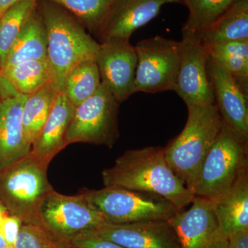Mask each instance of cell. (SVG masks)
<instances>
[{"label":"cell","instance_id":"cell-2","mask_svg":"<svg viewBox=\"0 0 248 248\" xmlns=\"http://www.w3.org/2000/svg\"><path fill=\"white\" fill-rule=\"evenodd\" d=\"M37 9L46 29L47 59L55 76L54 84L62 93L68 73L81 62L95 60L100 44L71 13L60 5L39 0Z\"/></svg>","mask_w":248,"mask_h":248},{"label":"cell","instance_id":"cell-22","mask_svg":"<svg viewBox=\"0 0 248 248\" xmlns=\"http://www.w3.org/2000/svg\"><path fill=\"white\" fill-rule=\"evenodd\" d=\"M0 75L8 80L17 93L29 95L49 83L54 82L55 76L48 59L28 61L15 66L4 67Z\"/></svg>","mask_w":248,"mask_h":248},{"label":"cell","instance_id":"cell-8","mask_svg":"<svg viewBox=\"0 0 248 248\" xmlns=\"http://www.w3.org/2000/svg\"><path fill=\"white\" fill-rule=\"evenodd\" d=\"M106 223L105 218L81 192L78 195L67 196L52 190L37 210V226L64 246L78 234Z\"/></svg>","mask_w":248,"mask_h":248},{"label":"cell","instance_id":"cell-17","mask_svg":"<svg viewBox=\"0 0 248 248\" xmlns=\"http://www.w3.org/2000/svg\"><path fill=\"white\" fill-rule=\"evenodd\" d=\"M75 108L63 93H59L48 118L31 147V155L36 159L49 165L68 146L67 134Z\"/></svg>","mask_w":248,"mask_h":248},{"label":"cell","instance_id":"cell-12","mask_svg":"<svg viewBox=\"0 0 248 248\" xmlns=\"http://www.w3.org/2000/svg\"><path fill=\"white\" fill-rule=\"evenodd\" d=\"M95 62L102 82L122 103L133 94L138 54L130 40L111 39L101 42Z\"/></svg>","mask_w":248,"mask_h":248},{"label":"cell","instance_id":"cell-23","mask_svg":"<svg viewBox=\"0 0 248 248\" xmlns=\"http://www.w3.org/2000/svg\"><path fill=\"white\" fill-rule=\"evenodd\" d=\"M60 91L54 82L27 96L23 106L22 124L26 140L32 146L51 111Z\"/></svg>","mask_w":248,"mask_h":248},{"label":"cell","instance_id":"cell-5","mask_svg":"<svg viewBox=\"0 0 248 248\" xmlns=\"http://www.w3.org/2000/svg\"><path fill=\"white\" fill-rule=\"evenodd\" d=\"M48 166L30 153L0 172V202L24 224L37 226L39 206L54 190L47 176Z\"/></svg>","mask_w":248,"mask_h":248},{"label":"cell","instance_id":"cell-7","mask_svg":"<svg viewBox=\"0 0 248 248\" xmlns=\"http://www.w3.org/2000/svg\"><path fill=\"white\" fill-rule=\"evenodd\" d=\"M120 103L102 82L93 95L77 106L68 134V145L87 143L112 148L120 138Z\"/></svg>","mask_w":248,"mask_h":248},{"label":"cell","instance_id":"cell-35","mask_svg":"<svg viewBox=\"0 0 248 248\" xmlns=\"http://www.w3.org/2000/svg\"><path fill=\"white\" fill-rule=\"evenodd\" d=\"M4 248H14V247H11V246H6Z\"/></svg>","mask_w":248,"mask_h":248},{"label":"cell","instance_id":"cell-3","mask_svg":"<svg viewBox=\"0 0 248 248\" xmlns=\"http://www.w3.org/2000/svg\"><path fill=\"white\" fill-rule=\"evenodd\" d=\"M187 107L185 127L164 150L173 172L194 193L204 160L219 133L223 120L215 104Z\"/></svg>","mask_w":248,"mask_h":248},{"label":"cell","instance_id":"cell-24","mask_svg":"<svg viewBox=\"0 0 248 248\" xmlns=\"http://www.w3.org/2000/svg\"><path fill=\"white\" fill-rule=\"evenodd\" d=\"M101 84L102 79L95 60H86L68 73L62 93L76 107L97 92Z\"/></svg>","mask_w":248,"mask_h":248},{"label":"cell","instance_id":"cell-28","mask_svg":"<svg viewBox=\"0 0 248 248\" xmlns=\"http://www.w3.org/2000/svg\"><path fill=\"white\" fill-rule=\"evenodd\" d=\"M14 248H66L41 227L23 223Z\"/></svg>","mask_w":248,"mask_h":248},{"label":"cell","instance_id":"cell-4","mask_svg":"<svg viewBox=\"0 0 248 248\" xmlns=\"http://www.w3.org/2000/svg\"><path fill=\"white\" fill-rule=\"evenodd\" d=\"M248 141L223 121L219 133L204 160L194 189L195 196L215 202L231 188L248 168Z\"/></svg>","mask_w":248,"mask_h":248},{"label":"cell","instance_id":"cell-16","mask_svg":"<svg viewBox=\"0 0 248 248\" xmlns=\"http://www.w3.org/2000/svg\"><path fill=\"white\" fill-rule=\"evenodd\" d=\"M27 95L17 94L0 99V172L31 153L24 136L22 109Z\"/></svg>","mask_w":248,"mask_h":248},{"label":"cell","instance_id":"cell-14","mask_svg":"<svg viewBox=\"0 0 248 248\" xmlns=\"http://www.w3.org/2000/svg\"><path fill=\"white\" fill-rule=\"evenodd\" d=\"M181 0H114L96 37L99 43L111 39L130 40L135 31L159 15L165 4Z\"/></svg>","mask_w":248,"mask_h":248},{"label":"cell","instance_id":"cell-34","mask_svg":"<svg viewBox=\"0 0 248 248\" xmlns=\"http://www.w3.org/2000/svg\"><path fill=\"white\" fill-rule=\"evenodd\" d=\"M6 244L5 243L4 240L1 237V234H0V248H4L6 247Z\"/></svg>","mask_w":248,"mask_h":248},{"label":"cell","instance_id":"cell-25","mask_svg":"<svg viewBox=\"0 0 248 248\" xmlns=\"http://www.w3.org/2000/svg\"><path fill=\"white\" fill-rule=\"evenodd\" d=\"M38 1L22 0L0 16V70L4 66L10 50Z\"/></svg>","mask_w":248,"mask_h":248},{"label":"cell","instance_id":"cell-13","mask_svg":"<svg viewBox=\"0 0 248 248\" xmlns=\"http://www.w3.org/2000/svg\"><path fill=\"white\" fill-rule=\"evenodd\" d=\"M84 233L125 248H181L175 232L166 220L106 223Z\"/></svg>","mask_w":248,"mask_h":248},{"label":"cell","instance_id":"cell-33","mask_svg":"<svg viewBox=\"0 0 248 248\" xmlns=\"http://www.w3.org/2000/svg\"><path fill=\"white\" fill-rule=\"evenodd\" d=\"M8 215H9V213H8L7 210L5 208L4 205L0 202V223L2 221L3 218Z\"/></svg>","mask_w":248,"mask_h":248},{"label":"cell","instance_id":"cell-9","mask_svg":"<svg viewBox=\"0 0 248 248\" xmlns=\"http://www.w3.org/2000/svg\"><path fill=\"white\" fill-rule=\"evenodd\" d=\"M133 94L174 91L179 63V42L155 36L136 45Z\"/></svg>","mask_w":248,"mask_h":248},{"label":"cell","instance_id":"cell-31","mask_svg":"<svg viewBox=\"0 0 248 248\" xmlns=\"http://www.w3.org/2000/svg\"><path fill=\"white\" fill-rule=\"evenodd\" d=\"M227 248H248V231L236 232L230 234Z\"/></svg>","mask_w":248,"mask_h":248},{"label":"cell","instance_id":"cell-15","mask_svg":"<svg viewBox=\"0 0 248 248\" xmlns=\"http://www.w3.org/2000/svg\"><path fill=\"white\" fill-rule=\"evenodd\" d=\"M207 71L222 120L248 139V95L224 68L208 60Z\"/></svg>","mask_w":248,"mask_h":248},{"label":"cell","instance_id":"cell-11","mask_svg":"<svg viewBox=\"0 0 248 248\" xmlns=\"http://www.w3.org/2000/svg\"><path fill=\"white\" fill-rule=\"evenodd\" d=\"M190 208L169 221L181 248H227L228 236L220 227L213 201L195 196Z\"/></svg>","mask_w":248,"mask_h":248},{"label":"cell","instance_id":"cell-18","mask_svg":"<svg viewBox=\"0 0 248 248\" xmlns=\"http://www.w3.org/2000/svg\"><path fill=\"white\" fill-rule=\"evenodd\" d=\"M248 170L245 169L232 186L215 201V213L223 232L248 231Z\"/></svg>","mask_w":248,"mask_h":248},{"label":"cell","instance_id":"cell-19","mask_svg":"<svg viewBox=\"0 0 248 248\" xmlns=\"http://www.w3.org/2000/svg\"><path fill=\"white\" fill-rule=\"evenodd\" d=\"M47 49L46 29L37 5L10 50L3 68L22 62L46 60Z\"/></svg>","mask_w":248,"mask_h":248},{"label":"cell","instance_id":"cell-10","mask_svg":"<svg viewBox=\"0 0 248 248\" xmlns=\"http://www.w3.org/2000/svg\"><path fill=\"white\" fill-rule=\"evenodd\" d=\"M208 53L200 37L182 35L179 42V63L174 91L186 106H208L215 104L209 80Z\"/></svg>","mask_w":248,"mask_h":248},{"label":"cell","instance_id":"cell-30","mask_svg":"<svg viewBox=\"0 0 248 248\" xmlns=\"http://www.w3.org/2000/svg\"><path fill=\"white\" fill-rule=\"evenodd\" d=\"M22 225V221L19 218L9 214L3 218L0 223V234L6 246L14 247Z\"/></svg>","mask_w":248,"mask_h":248},{"label":"cell","instance_id":"cell-29","mask_svg":"<svg viewBox=\"0 0 248 248\" xmlns=\"http://www.w3.org/2000/svg\"><path fill=\"white\" fill-rule=\"evenodd\" d=\"M66 248H125L120 245L82 232L66 243Z\"/></svg>","mask_w":248,"mask_h":248},{"label":"cell","instance_id":"cell-21","mask_svg":"<svg viewBox=\"0 0 248 248\" xmlns=\"http://www.w3.org/2000/svg\"><path fill=\"white\" fill-rule=\"evenodd\" d=\"M205 48L209 60L228 71L248 95V40L207 46Z\"/></svg>","mask_w":248,"mask_h":248},{"label":"cell","instance_id":"cell-27","mask_svg":"<svg viewBox=\"0 0 248 248\" xmlns=\"http://www.w3.org/2000/svg\"><path fill=\"white\" fill-rule=\"evenodd\" d=\"M71 13L90 34L97 35L114 0H48Z\"/></svg>","mask_w":248,"mask_h":248},{"label":"cell","instance_id":"cell-20","mask_svg":"<svg viewBox=\"0 0 248 248\" xmlns=\"http://www.w3.org/2000/svg\"><path fill=\"white\" fill-rule=\"evenodd\" d=\"M199 37L205 46L248 40V0H238Z\"/></svg>","mask_w":248,"mask_h":248},{"label":"cell","instance_id":"cell-32","mask_svg":"<svg viewBox=\"0 0 248 248\" xmlns=\"http://www.w3.org/2000/svg\"><path fill=\"white\" fill-rule=\"evenodd\" d=\"M22 0H0V16L13 5Z\"/></svg>","mask_w":248,"mask_h":248},{"label":"cell","instance_id":"cell-26","mask_svg":"<svg viewBox=\"0 0 248 248\" xmlns=\"http://www.w3.org/2000/svg\"><path fill=\"white\" fill-rule=\"evenodd\" d=\"M238 0H181L189 10L182 35L200 36Z\"/></svg>","mask_w":248,"mask_h":248},{"label":"cell","instance_id":"cell-1","mask_svg":"<svg viewBox=\"0 0 248 248\" xmlns=\"http://www.w3.org/2000/svg\"><path fill=\"white\" fill-rule=\"evenodd\" d=\"M104 187L156 194L181 210L195 195L173 172L165 157L164 148L146 147L128 150L102 172Z\"/></svg>","mask_w":248,"mask_h":248},{"label":"cell","instance_id":"cell-6","mask_svg":"<svg viewBox=\"0 0 248 248\" xmlns=\"http://www.w3.org/2000/svg\"><path fill=\"white\" fill-rule=\"evenodd\" d=\"M81 193L107 223L168 221L180 211L169 200L150 192L104 187L101 190L84 189Z\"/></svg>","mask_w":248,"mask_h":248}]
</instances>
